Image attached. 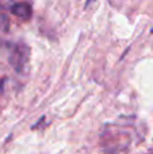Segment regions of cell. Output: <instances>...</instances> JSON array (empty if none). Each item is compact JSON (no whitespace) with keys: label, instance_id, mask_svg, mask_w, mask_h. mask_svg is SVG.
<instances>
[{"label":"cell","instance_id":"obj_1","mask_svg":"<svg viewBox=\"0 0 153 154\" xmlns=\"http://www.w3.org/2000/svg\"><path fill=\"white\" fill-rule=\"evenodd\" d=\"M29 58H30V50L24 43L19 42L12 48L10 62L16 72H22L23 70V68L26 66Z\"/></svg>","mask_w":153,"mask_h":154},{"label":"cell","instance_id":"obj_2","mask_svg":"<svg viewBox=\"0 0 153 154\" xmlns=\"http://www.w3.org/2000/svg\"><path fill=\"white\" fill-rule=\"evenodd\" d=\"M11 12L20 19H30L33 10H31V5L27 4V3H16V4H14L11 7Z\"/></svg>","mask_w":153,"mask_h":154},{"label":"cell","instance_id":"obj_3","mask_svg":"<svg viewBox=\"0 0 153 154\" xmlns=\"http://www.w3.org/2000/svg\"><path fill=\"white\" fill-rule=\"evenodd\" d=\"M0 20H2V19H0Z\"/></svg>","mask_w":153,"mask_h":154}]
</instances>
